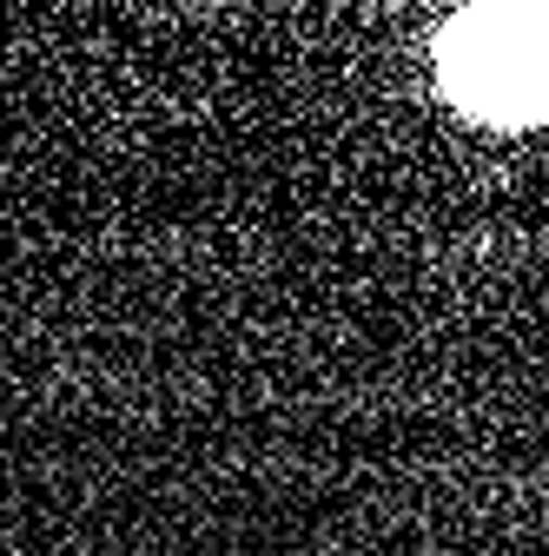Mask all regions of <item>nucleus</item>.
I'll return each mask as SVG.
<instances>
[{
	"instance_id": "f257e3e1",
	"label": "nucleus",
	"mask_w": 549,
	"mask_h": 556,
	"mask_svg": "<svg viewBox=\"0 0 549 556\" xmlns=\"http://www.w3.org/2000/svg\"><path fill=\"white\" fill-rule=\"evenodd\" d=\"M444 80L484 119L549 113V14H463L444 40Z\"/></svg>"
}]
</instances>
